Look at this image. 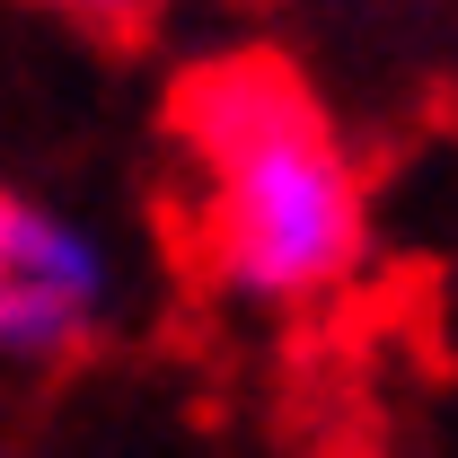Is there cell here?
<instances>
[{"label": "cell", "mask_w": 458, "mask_h": 458, "mask_svg": "<svg viewBox=\"0 0 458 458\" xmlns=\"http://www.w3.org/2000/svg\"><path fill=\"white\" fill-rule=\"evenodd\" d=\"M123 265L80 212L45 203L36 185L0 176V361L71 370L114 327Z\"/></svg>", "instance_id": "cell-2"}, {"label": "cell", "mask_w": 458, "mask_h": 458, "mask_svg": "<svg viewBox=\"0 0 458 458\" xmlns=\"http://www.w3.org/2000/svg\"><path fill=\"white\" fill-rule=\"evenodd\" d=\"M194 176V274L247 318H318L370 274V176L283 45H221L168 89Z\"/></svg>", "instance_id": "cell-1"}, {"label": "cell", "mask_w": 458, "mask_h": 458, "mask_svg": "<svg viewBox=\"0 0 458 458\" xmlns=\"http://www.w3.org/2000/svg\"><path fill=\"white\" fill-rule=\"evenodd\" d=\"M36 9L80 27V36H98V45H150L159 18H168V0H36Z\"/></svg>", "instance_id": "cell-3"}]
</instances>
